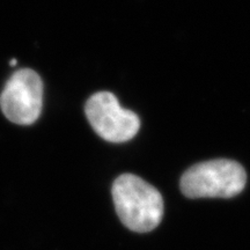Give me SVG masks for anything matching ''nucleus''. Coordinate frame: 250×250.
<instances>
[{"instance_id":"obj_2","label":"nucleus","mask_w":250,"mask_h":250,"mask_svg":"<svg viewBox=\"0 0 250 250\" xmlns=\"http://www.w3.org/2000/svg\"><path fill=\"white\" fill-rule=\"evenodd\" d=\"M247 183L246 170L236 161L218 159L190 167L181 179V190L189 198H230Z\"/></svg>"},{"instance_id":"obj_1","label":"nucleus","mask_w":250,"mask_h":250,"mask_svg":"<svg viewBox=\"0 0 250 250\" xmlns=\"http://www.w3.org/2000/svg\"><path fill=\"white\" fill-rule=\"evenodd\" d=\"M112 198L118 218L133 232H151L164 217V198L151 184L133 174L115 180Z\"/></svg>"},{"instance_id":"obj_4","label":"nucleus","mask_w":250,"mask_h":250,"mask_svg":"<svg viewBox=\"0 0 250 250\" xmlns=\"http://www.w3.org/2000/svg\"><path fill=\"white\" fill-rule=\"evenodd\" d=\"M0 104L13 123L29 125L37 121L43 104V83L39 74L27 68L14 73L2 90Z\"/></svg>"},{"instance_id":"obj_3","label":"nucleus","mask_w":250,"mask_h":250,"mask_svg":"<svg viewBox=\"0 0 250 250\" xmlns=\"http://www.w3.org/2000/svg\"><path fill=\"white\" fill-rule=\"evenodd\" d=\"M85 112L94 131L107 142H127L140 129L139 117L133 111L122 108L110 92H99L90 96Z\"/></svg>"}]
</instances>
